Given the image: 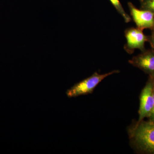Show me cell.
I'll use <instances>...</instances> for the list:
<instances>
[{
    "label": "cell",
    "mask_w": 154,
    "mask_h": 154,
    "mask_svg": "<svg viewBox=\"0 0 154 154\" xmlns=\"http://www.w3.org/2000/svg\"><path fill=\"white\" fill-rule=\"evenodd\" d=\"M131 139L143 152L154 154V122L141 121L129 129Z\"/></svg>",
    "instance_id": "1"
},
{
    "label": "cell",
    "mask_w": 154,
    "mask_h": 154,
    "mask_svg": "<svg viewBox=\"0 0 154 154\" xmlns=\"http://www.w3.org/2000/svg\"><path fill=\"white\" fill-rule=\"evenodd\" d=\"M119 72V71L118 70H115L104 74H100L95 72L91 76L76 84L67 90L66 92L67 96L69 98H72L91 94L104 79L110 75Z\"/></svg>",
    "instance_id": "2"
},
{
    "label": "cell",
    "mask_w": 154,
    "mask_h": 154,
    "mask_svg": "<svg viewBox=\"0 0 154 154\" xmlns=\"http://www.w3.org/2000/svg\"><path fill=\"white\" fill-rule=\"evenodd\" d=\"M154 77H150L141 93L138 122L145 117H149L151 114L154 105Z\"/></svg>",
    "instance_id": "3"
},
{
    "label": "cell",
    "mask_w": 154,
    "mask_h": 154,
    "mask_svg": "<svg viewBox=\"0 0 154 154\" xmlns=\"http://www.w3.org/2000/svg\"><path fill=\"white\" fill-rule=\"evenodd\" d=\"M126 39L124 49L128 53L132 54L136 49L143 51H145V43L148 41V37L143 32V30L137 28H127L125 30Z\"/></svg>",
    "instance_id": "4"
},
{
    "label": "cell",
    "mask_w": 154,
    "mask_h": 154,
    "mask_svg": "<svg viewBox=\"0 0 154 154\" xmlns=\"http://www.w3.org/2000/svg\"><path fill=\"white\" fill-rule=\"evenodd\" d=\"M128 5L131 15L137 28L142 30L154 29L153 13L147 10L138 9L130 2L128 3Z\"/></svg>",
    "instance_id": "5"
},
{
    "label": "cell",
    "mask_w": 154,
    "mask_h": 154,
    "mask_svg": "<svg viewBox=\"0 0 154 154\" xmlns=\"http://www.w3.org/2000/svg\"><path fill=\"white\" fill-rule=\"evenodd\" d=\"M130 64L154 77V50L144 51L128 61Z\"/></svg>",
    "instance_id": "6"
},
{
    "label": "cell",
    "mask_w": 154,
    "mask_h": 154,
    "mask_svg": "<svg viewBox=\"0 0 154 154\" xmlns=\"http://www.w3.org/2000/svg\"><path fill=\"white\" fill-rule=\"evenodd\" d=\"M109 1L114 7L116 10L118 12L119 14L123 17L125 22L126 23H128L131 21V17L125 12L119 0H109Z\"/></svg>",
    "instance_id": "7"
},
{
    "label": "cell",
    "mask_w": 154,
    "mask_h": 154,
    "mask_svg": "<svg viewBox=\"0 0 154 154\" xmlns=\"http://www.w3.org/2000/svg\"><path fill=\"white\" fill-rule=\"evenodd\" d=\"M142 10L151 11L154 14V0H139Z\"/></svg>",
    "instance_id": "8"
},
{
    "label": "cell",
    "mask_w": 154,
    "mask_h": 154,
    "mask_svg": "<svg viewBox=\"0 0 154 154\" xmlns=\"http://www.w3.org/2000/svg\"><path fill=\"white\" fill-rule=\"evenodd\" d=\"M148 41L150 43L152 48L154 50V29L152 30L151 35L148 37Z\"/></svg>",
    "instance_id": "9"
},
{
    "label": "cell",
    "mask_w": 154,
    "mask_h": 154,
    "mask_svg": "<svg viewBox=\"0 0 154 154\" xmlns=\"http://www.w3.org/2000/svg\"><path fill=\"white\" fill-rule=\"evenodd\" d=\"M153 97H154V105L153 107L152 110V112L150 116L149 117V121H151L152 122H154V87L153 89Z\"/></svg>",
    "instance_id": "10"
}]
</instances>
